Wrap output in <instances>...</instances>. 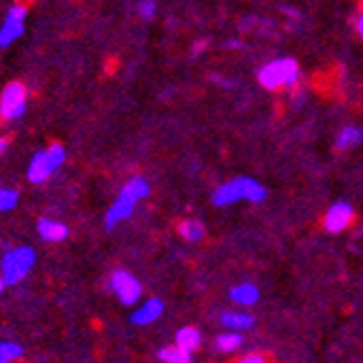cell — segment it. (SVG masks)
<instances>
[{
    "instance_id": "obj_1",
    "label": "cell",
    "mask_w": 363,
    "mask_h": 363,
    "mask_svg": "<svg viewBox=\"0 0 363 363\" xmlns=\"http://www.w3.org/2000/svg\"><path fill=\"white\" fill-rule=\"evenodd\" d=\"M149 193H151V184L144 177H131L127 184L120 189L114 204L109 206V211L104 215V226L111 231L118 224H122L124 219H129L135 211V206L149 198Z\"/></svg>"
},
{
    "instance_id": "obj_2",
    "label": "cell",
    "mask_w": 363,
    "mask_h": 363,
    "mask_svg": "<svg viewBox=\"0 0 363 363\" xmlns=\"http://www.w3.org/2000/svg\"><path fill=\"white\" fill-rule=\"evenodd\" d=\"M266 186L259 184L257 179L253 177H233L226 184H221L219 189H215L213 193V204L215 206H231V204H237V202H263L266 200Z\"/></svg>"
},
{
    "instance_id": "obj_3",
    "label": "cell",
    "mask_w": 363,
    "mask_h": 363,
    "mask_svg": "<svg viewBox=\"0 0 363 363\" xmlns=\"http://www.w3.org/2000/svg\"><path fill=\"white\" fill-rule=\"evenodd\" d=\"M36 266V250L32 246H16L9 248L0 259V275L7 286H16L32 273Z\"/></svg>"
},
{
    "instance_id": "obj_4",
    "label": "cell",
    "mask_w": 363,
    "mask_h": 363,
    "mask_svg": "<svg viewBox=\"0 0 363 363\" xmlns=\"http://www.w3.org/2000/svg\"><path fill=\"white\" fill-rule=\"evenodd\" d=\"M64 160H67L64 146L58 142L49 144L47 149L38 151L32 158L29 169H27V179H29L32 184H45V182L64 164Z\"/></svg>"
},
{
    "instance_id": "obj_5",
    "label": "cell",
    "mask_w": 363,
    "mask_h": 363,
    "mask_svg": "<svg viewBox=\"0 0 363 363\" xmlns=\"http://www.w3.org/2000/svg\"><path fill=\"white\" fill-rule=\"evenodd\" d=\"M27 111V89L22 82H9L0 93V118L20 120Z\"/></svg>"
},
{
    "instance_id": "obj_6",
    "label": "cell",
    "mask_w": 363,
    "mask_h": 363,
    "mask_svg": "<svg viewBox=\"0 0 363 363\" xmlns=\"http://www.w3.org/2000/svg\"><path fill=\"white\" fill-rule=\"evenodd\" d=\"M109 288L114 290V295L124 306H135L142 299V284H139V279L129 270H116L111 275Z\"/></svg>"
},
{
    "instance_id": "obj_7",
    "label": "cell",
    "mask_w": 363,
    "mask_h": 363,
    "mask_svg": "<svg viewBox=\"0 0 363 363\" xmlns=\"http://www.w3.org/2000/svg\"><path fill=\"white\" fill-rule=\"evenodd\" d=\"M295 80H297V62L290 60V58L275 60L259 74V82H261L263 87H268V89L292 85Z\"/></svg>"
},
{
    "instance_id": "obj_8",
    "label": "cell",
    "mask_w": 363,
    "mask_h": 363,
    "mask_svg": "<svg viewBox=\"0 0 363 363\" xmlns=\"http://www.w3.org/2000/svg\"><path fill=\"white\" fill-rule=\"evenodd\" d=\"M25 20H27V7L20 3L11 5L3 25H0V47L13 45L25 34Z\"/></svg>"
},
{
    "instance_id": "obj_9",
    "label": "cell",
    "mask_w": 363,
    "mask_h": 363,
    "mask_svg": "<svg viewBox=\"0 0 363 363\" xmlns=\"http://www.w3.org/2000/svg\"><path fill=\"white\" fill-rule=\"evenodd\" d=\"M164 313V301L160 297H151L146 301H142L137 306V308L131 313V324L133 326H151V324H156V321L162 317Z\"/></svg>"
},
{
    "instance_id": "obj_10",
    "label": "cell",
    "mask_w": 363,
    "mask_h": 363,
    "mask_svg": "<svg viewBox=\"0 0 363 363\" xmlns=\"http://www.w3.org/2000/svg\"><path fill=\"white\" fill-rule=\"evenodd\" d=\"M352 219V206L348 202H337L330 206V211L326 213V228L330 233H341Z\"/></svg>"
},
{
    "instance_id": "obj_11",
    "label": "cell",
    "mask_w": 363,
    "mask_h": 363,
    "mask_svg": "<svg viewBox=\"0 0 363 363\" xmlns=\"http://www.w3.org/2000/svg\"><path fill=\"white\" fill-rule=\"evenodd\" d=\"M38 235H40V240L58 244L69 237V228H67V224H62V221H58V219L43 217V219H38Z\"/></svg>"
},
{
    "instance_id": "obj_12",
    "label": "cell",
    "mask_w": 363,
    "mask_h": 363,
    "mask_svg": "<svg viewBox=\"0 0 363 363\" xmlns=\"http://www.w3.org/2000/svg\"><path fill=\"white\" fill-rule=\"evenodd\" d=\"M219 324L224 326L226 330H233V332H244V330H250L255 326V317L250 313H240V310H233V313H224L219 319Z\"/></svg>"
},
{
    "instance_id": "obj_13",
    "label": "cell",
    "mask_w": 363,
    "mask_h": 363,
    "mask_svg": "<svg viewBox=\"0 0 363 363\" xmlns=\"http://www.w3.org/2000/svg\"><path fill=\"white\" fill-rule=\"evenodd\" d=\"M231 299L237 303V306H244V308H250V306H255L259 301V288L250 282H244V284H237L231 288Z\"/></svg>"
},
{
    "instance_id": "obj_14",
    "label": "cell",
    "mask_w": 363,
    "mask_h": 363,
    "mask_svg": "<svg viewBox=\"0 0 363 363\" xmlns=\"http://www.w3.org/2000/svg\"><path fill=\"white\" fill-rule=\"evenodd\" d=\"M175 343L179 348H184V350H189V352H195L202 345V332L198 328H193V326H186L175 334Z\"/></svg>"
},
{
    "instance_id": "obj_15",
    "label": "cell",
    "mask_w": 363,
    "mask_h": 363,
    "mask_svg": "<svg viewBox=\"0 0 363 363\" xmlns=\"http://www.w3.org/2000/svg\"><path fill=\"white\" fill-rule=\"evenodd\" d=\"M158 357L164 363H191L193 361V352L184 350V348H179L177 343L162 348V350L158 352Z\"/></svg>"
},
{
    "instance_id": "obj_16",
    "label": "cell",
    "mask_w": 363,
    "mask_h": 363,
    "mask_svg": "<svg viewBox=\"0 0 363 363\" xmlns=\"http://www.w3.org/2000/svg\"><path fill=\"white\" fill-rule=\"evenodd\" d=\"M204 233H206L204 224H200V221H195V219H186L179 224V235L184 237L186 242H200Z\"/></svg>"
},
{
    "instance_id": "obj_17",
    "label": "cell",
    "mask_w": 363,
    "mask_h": 363,
    "mask_svg": "<svg viewBox=\"0 0 363 363\" xmlns=\"http://www.w3.org/2000/svg\"><path fill=\"white\" fill-rule=\"evenodd\" d=\"M361 142H363V129H359V127H345L337 139L339 149H352Z\"/></svg>"
},
{
    "instance_id": "obj_18",
    "label": "cell",
    "mask_w": 363,
    "mask_h": 363,
    "mask_svg": "<svg viewBox=\"0 0 363 363\" xmlns=\"http://www.w3.org/2000/svg\"><path fill=\"white\" fill-rule=\"evenodd\" d=\"M242 332H224V334H219V337L215 339V345L219 348V350H224V352H231V350H237V348L242 345Z\"/></svg>"
},
{
    "instance_id": "obj_19",
    "label": "cell",
    "mask_w": 363,
    "mask_h": 363,
    "mask_svg": "<svg viewBox=\"0 0 363 363\" xmlns=\"http://www.w3.org/2000/svg\"><path fill=\"white\" fill-rule=\"evenodd\" d=\"M22 357V345L16 343V341H0V361H7V363H13Z\"/></svg>"
},
{
    "instance_id": "obj_20",
    "label": "cell",
    "mask_w": 363,
    "mask_h": 363,
    "mask_svg": "<svg viewBox=\"0 0 363 363\" xmlns=\"http://www.w3.org/2000/svg\"><path fill=\"white\" fill-rule=\"evenodd\" d=\"M18 200H20L18 191L7 189V186H0V213L13 211V208L18 206Z\"/></svg>"
},
{
    "instance_id": "obj_21",
    "label": "cell",
    "mask_w": 363,
    "mask_h": 363,
    "mask_svg": "<svg viewBox=\"0 0 363 363\" xmlns=\"http://www.w3.org/2000/svg\"><path fill=\"white\" fill-rule=\"evenodd\" d=\"M137 13L144 20H151L153 16H156V3H153V0H142V3L137 5Z\"/></svg>"
},
{
    "instance_id": "obj_22",
    "label": "cell",
    "mask_w": 363,
    "mask_h": 363,
    "mask_svg": "<svg viewBox=\"0 0 363 363\" xmlns=\"http://www.w3.org/2000/svg\"><path fill=\"white\" fill-rule=\"evenodd\" d=\"M235 363H268V359L261 357V355H244L242 359H237Z\"/></svg>"
},
{
    "instance_id": "obj_23",
    "label": "cell",
    "mask_w": 363,
    "mask_h": 363,
    "mask_svg": "<svg viewBox=\"0 0 363 363\" xmlns=\"http://www.w3.org/2000/svg\"><path fill=\"white\" fill-rule=\"evenodd\" d=\"M7 146H9V139L7 137H0V153H5Z\"/></svg>"
},
{
    "instance_id": "obj_24",
    "label": "cell",
    "mask_w": 363,
    "mask_h": 363,
    "mask_svg": "<svg viewBox=\"0 0 363 363\" xmlns=\"http://www.w3.org/2000/svg\"><path fill=\"white\" fill-rule=\"evenodd\" d=\"M359 34L363 36V11H361V16H359Z\"/></svg>"
},
{
    "instance_id": "obj_25",
    "label": "cell",
    "mask_w": 363,
    "mask_h": 363,
    "mask_svg": "<svg viewBox=\"0 0 363 363\" xmlns=\"http://www.w3.org/2000/svg\"><path fill=\"white\" fill-rule=\"evenodd\" d=\"M5 286H7V284H5V279H3V275H0V292L5 290Z\"/></svg>"
},
{
    "instance_id": "obj_26",
    "label": "cell",
    "mask_w": 363,
    "mask_h": 363,
    "mask_svg": "<svg viewBox=\"0 0 363 363\" xmlns=\"http://www.w3.org/2000/svg\"><path fill=\"white\" fill-rule=\"evenodd\" d=\"M0 363H7V361H0Z\"/></svg>"
}]
</instances>
